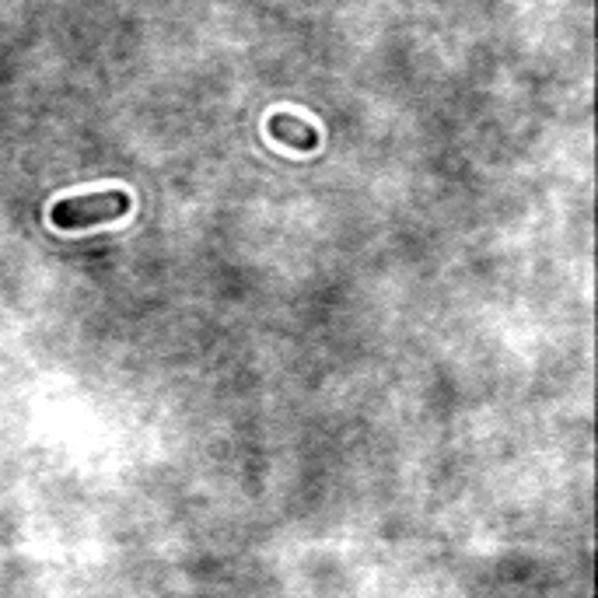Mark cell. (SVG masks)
<instances>
[{"instance_id": "6da1fadb", "label": "cell", "mask_w": 598, "mask_h": 598, "mask_svg": "<svg viewBox=\"0 0 598 598\" xmlns=\"http://www.w3.org/2000/svg\"><path fill=\"white\" fill-rule=\"evenodd\" d=\"M130 192L127 189H105V192H84V197H67L57 200L49 210V221L60 227V232H84V227H95L105 221L127 218L130 214Z\"/></svg>"}, {"instance_id": "7a4b0ae2", "label": "cell", "mask_w": 598, "mask_h": 598, "mask_svg": "<svg viewBox=\"0 0 598 598\" xmlns=\"http://www.w3.org/2000/svg\"><path fill=\"white\" fill-rule=\"evenodd\" d=\"M270 137L280 140V144L294 148V151H315V148H319V130H315L312 122L297 119V116H288V113H273L270 116Z\"/></svg>"}]
</instances>
